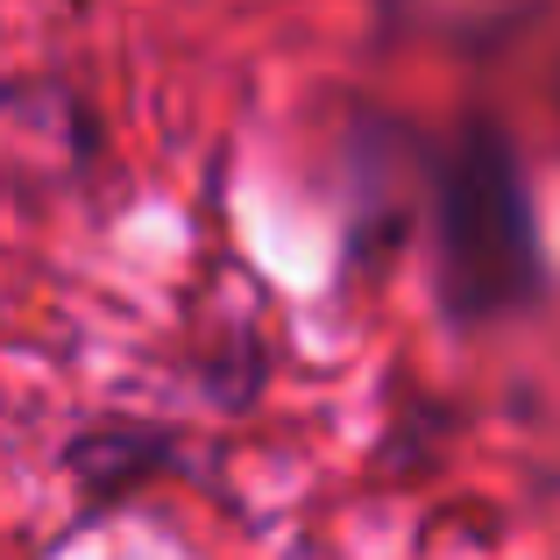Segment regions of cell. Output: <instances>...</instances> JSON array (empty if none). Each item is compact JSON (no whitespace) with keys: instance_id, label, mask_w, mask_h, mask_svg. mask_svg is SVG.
I'll list each match as a JSON object with an SVG mask.
<instances>
[{"instance_id":"cell-1","label":"cell","mask_w":560,"mask_h":560,"mask_svg":"<svg viewBox=\"0 0 560 560\" xmlns=\"http://www.w3.org/2000/svg\"><path fill=\"white\" fill-rule=\"evenodd\" d=\"M433 248L440 299L462 327L504 319L539 299V234L525 199L511 136L490 121H462L433 156Z\"/></svg>"}]
</instances>
